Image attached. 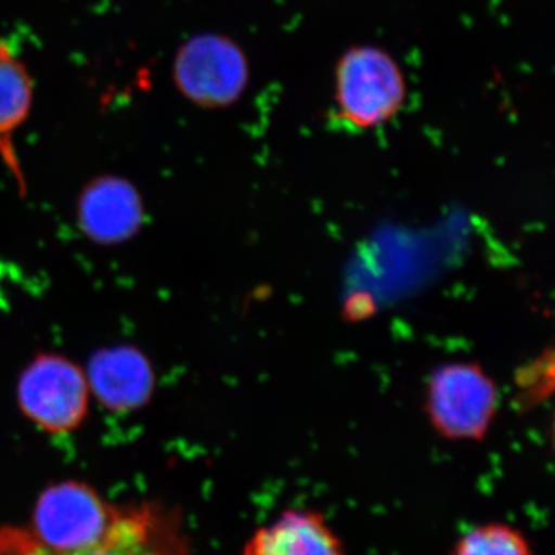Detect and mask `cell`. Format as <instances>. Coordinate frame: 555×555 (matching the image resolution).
I'll return each instance as SVG.
<instances>
[{"label": "cell", "mask_w": 555, "mask_h": 555, "mask_svg": "<svg viewBox=\"0 0 555 555\" xmlns=\"http://www.w3.org/2000/svg\"><path fill=\"white\" fill-rule=\"evenodd\" d=\"M406 101V80L397 61L374 46L345 51L335 68V118L369 130L396 118Z\"/></svg>", "instance_id": "cell-1"}, {"label": "cell", "mask_w": 555, "mask_h": 555, "mask_svg": "<svg viewBox=\"0 0 555 555\" xmlns=\"http://www.w3.org/2000/svg\"><path fill=\"white\" fill-rule=\"evenodd\" d=\"M499 406V386L473 361L441 364L427 379V418L438 436L449 441L485 440Z\"/></svg>", "instance_id": "cell-2"}, {"label": "cell", "mask_w": 555, "mask_h": 555, "mask_svg": "<svg viewBox=\"0 0 555 555\" xmlns=\"http://www.w3.org/2000/svg\"><path fill=\"white\" fill-rule=\"evenodd\" d=\"M120 516L90 486L65 481L40 495L33 534L50 550L75 553L105 542Z\"/></svg>", "instance_id": "cell-3"}, {"label": "cell", "mask_w": 555, "mask_h": 555, "mask_svg": "<svg viewBox=\"0 0 555 555\" xmlns=\"http://www.w3.org/2000/svg\"><path fill=\"white\" fill-rule=\"evenodd\" d=\"M178 90L204 108H224L241 100L248 83L246 53L228 36H193L175 56Z\"/></svg>", "instance_id": "cell-4"}, {"label": "cell", "mask_w": 555, "mask_h": 555, "mask_svg": "<svg viewBox=\"0 0 555 555\" xmlns=\"http://www.w3.org/2000/svg\"><path fill=\"white\" fill-rule=\"evenodd\" d=\"M87 375L68 358L40 356L28 364L17 385L25 416L50 434L78 429L89 412Z\"/></svg>", "instance_id": "cell-5"}, {"label": "cell", "mask_w": 555, "mask_h": 555, "mask_svg": "<svg viewBox=\"0 0 555 555\" xmlns=\"http://www.w3.org/2000/svg\"><path fill=\"white\" fill-rule=\"evenodd\" d=\"M0 555H175L160 540L155 517L149 509L122 511L112 534L101 545L75 553H57L43 545L31 531L0 529Z\"/></svg>", "instance_id": "cell-6"}, {"label": "cell", "mask_w": 555, "mask_h": 555, "mask_svg": "<svg viewBox=\"0 0 555 555\" xmlns=\"http://www.w3.org/2000/svg\"><path fill=\"white\" fill-rule=\"evenodd\" d=\"M141 196L126 179L101 177L91 181L78 204L80 228L100 244H118L142 224Z\"/></svg>", "instance_id": "cell-7"}, {"label": "cell", "mask_w": 555, "mask_h": 555, "mask_svg": "<svg viewBox=\"0 0 555 555\" xmlns=\"http://www.w3.org/2000/svg\"><path fill=\"white\" fill-rule=\"evenodd\" d=\"M90 392L113 412H130L147 404L155 375L144 353L131 346L104 349L91 358Z\"/></svg>", "instance_id": "cell-8"}, {"label": "cell", "mask_w": 555, "mask_h": 555, "mask_svg": "<svg viewBox=\"0 0 555 555\" xmlns=\"http://www.w3.org/2000/svg\"><path fill=\"white\" fill-rule=\"evenodd\" d=\"M244 555H346V551L321 514L287 509L250 537Z\"/></svg>", "instance_id": "cell-9"}, {"label": "cell", "mask_w": 555, "mask_h": 555, "mask_svg": "<svg viewBox=\"0 0 555 555\" xmlns=\"http://www.w3.org/2000/svg\"><path fill=\"white\" fill-rule=\"evenodd\" d=\"M33 82L27 68L13 51L0 42V158L16 179L22 193L27 189L13 137L30 115Z\"/></svg>", "instance_id": "cell-10"}, {"label": "cell", "mask_w": 555, "mask_h": 555, "mask_svg": "<svg viewBox=\"0 0 555 555\" xmlns=\"http://www.w3.org/2000/svg\"><path fill=\"white\" fill-rule=\"evenodd\" d=\"M452 555H534L526 537L505 524H486L460 537Z\"/></svg>", "instance_id": "cell-11"}]
</instances>
